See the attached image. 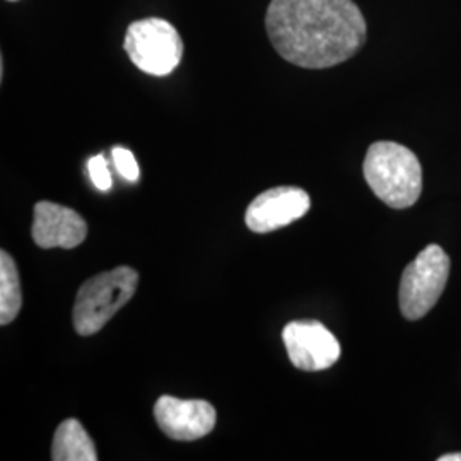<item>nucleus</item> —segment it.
I'll return each mask as SVG.
<instances>
[{
  "label": "nucleus",
  "instance_id": "1",
  "mask_svg": "<svg viewBox=\"0 0 461 461\" xmlns=\"http://www.w3.org/2000/svg\"><path fill=\"white\" fill-rule=\"evenodd\" d=\"M267 34L280 57L303 68L344 64L363 49L367 26L354 0H272Z\"/></svg>",
  "mask_w": 461,
  "mask_h": 461
},
{
  "label": "nucleus",
  "instance_id": "13",
  "mask_svg": "<svg viewBox=\"0 0 461 461\" xmlns=\"http://www.w3.org/2000/svg\"><path fill=\"white\" fill-rule=\"evenodd\" d=\"M112 154H113V163H115L118 173L129 182H137L140 176V169H139L132 152L129 149L115 148Z\"/></svg>",
  "mask_w": 461,
  "mask_h": 461
},
{
  "label": "nucleus",
  "instance_id": "10",
  "mask_svg": "<svg viewBox=\"0 0 461 461\" xmlns=\"http://www.w3.org/2000/svg\"><path fill=\"white\" fill-rule=\"evenodd\" d=\"M51 460H98L96 446L79 420L67 419L57 428L53 436V445H51Z\"/></svg>",
  "mask_w": 461,
  "mask_h": 461
},
{
  "label": "nucleus",
  "instance_id": "11",
  "mask_svg": "<svg viewBox=\"0 0 461 461\" xmlns=\"http://www.w3.org/2000/svg\"><path fill=\"white\" fill-rule=\"evenodd\" d=\"M23 306L16 262L7 251H0V323L5 327L16 320Z\"/></svg>",
  "mask_w": 461,
  "mask_h": 461
},
{
  "label": "nucleus",
  "instance_id": "15",
  "mask_svg": "<svg viewBox=\"0 0 461 461\" xmlns=\"http://www.w3.org/2000/svg\"><path fill=\"white\" fill-rule=\"evenodd\" d=\"M7 2H17V0H7Z\"/></svg>",
  "mask_w": 461,
  "mask_h": 461
},
{
  "label": "nucleus",
  "instance_id": "6",
  "mask_svg": "<svg viewBox=\"0 0 461 461\" xmlns=\"http://www.w3.org/2000/svg\"><path fill=\"white\" fill-rule=\"evenodd\" d=\"M284 346L293 366L301 371L329 369L340 357V344L320 321H293L282 331Z\"/></svg>",
  "mask_w": 461,
  "mask_h": 461
},
{
  "label": "nucleus",
  "instance_id": "5",
  "mask_svg": "<svg viewBox=\"0 0 461 461\" xmlns=\"http://www.w3.org/2000/svg\"><path fill=\"white\" fill-rule=\"evenodd\" d=\"M449 276V257L438 245H429L403 270L400 310L407 320H420L436 306Z\"/></svg>",
  "mask_w": 461,
  "mask_h": 461
},
{
  "label": "nucleus",
  "instance_id": "7",
  "mask_svg": "<svg viewBox=\"0 0 461 461\" xmlns=\"http://www.w3.org/2000/svg\"><path fill=\"white\" fill-rule=\"evenodd\" d=\"M312 198L297 186L270 188L255 198L248 207L245 221L253 232L265 234L293 224L308 214Z\"/></svg>",
  "mask_w": 461,
  "mask_h": 461
},
{
  "label": "nucleus",
  "instance_id": "8",
  "mask_svg": "<svg viewBox=\"0 0 461 461\" xmlns=\"http://www.w3.org/2000/svg\"><path fill=\"white\" fill-rule=\"evenodd\" d=\"M215 409L205 400H182L161 396L154 405V419L167 438L195 441L212 432Z\"/></svg>",
  "mask_w": 461,
  "mask_h": 461
},
{
  "label": "nucleus",
  "instance_id": "2",
  "mask_svg": "<svg viewBox=\"0 0 461 461\" xmlns=\"http://www.w3.org/2000/svg\"><path fill=\"white\" fill-rule=\"evenodd\" d=\"M364 178L373 194L392 209H409L422 194V167L412 150L379 140L367 149Z\"/></svg>",
  "mask_w": 461,
  "mask_h": 461
},
{
  "label": "nucleus",
  "instance_id": "14",
  "mask_svg": "<svg viewBox=\"0 0 461 461\" xmlns=\"http://www.w3.org/2000/svg\"><path fill=\"white\" fill-rule=\"evenodd\" d=\"M439 461H461V453H451V455H445V456H439Z\"/></svg>",
  "mask_w": 461,
  "mask_h": 461
},
{
  "label": "nucleus",
  "instance_id": "3",
  "mask_svg": "<svg viewBox=\"0 0 461 461\" xmlns=\"http://www.w3.org/2000/svg\"><path fill=\"white\" fill-rule=\"evenodd\" d=\"M139 274L131 267H118L86 280L74 303V329L89 337L98 333L135 294Z\"/></svg>",
  "mask_w": 461,
  "mask_h": 461
},
{
  "label": "nucleus",
  "instance_id": "12",
  "mask_svg": "<svg viewBox=\"0 0 461 461\" xmlns=\"http://www.w3.org/2000/svg\"><path fill=\"white\" fill-rule=\"evenodd\" d=\"M87 171H89L91 182L98 190L108 192L112 188V185H113L112 175H110V169H108L106 159L103 154H98L87 161Z\"/></svg>",
  "mask_w": 461,
  "mask_h": 461
},
{
  "label": "nucleus",
  "instance_id": "4",
  "mask_svg": "<svg viewBox=\"0 0 461 461\" xmlns=\"http://www.w3.org/2000/svg\"><path fill=\"white\" fill-rule=\"evenodd\" d=\"M125 51L142 72L163 77L180 66L183 40L176 28L161 17L135 21L125 34Z\"/></svg>",
  "mask_w": 461,
  "mask_h": 461
},
{
  "label": "nucleus",
  "instance_id": "9",
  "mask_svg": "<svg viewBox=\"0 0 461 461\" xmlns=\"http://www.w3.org/2000/svg\"><path fill=\"white\" fill-rule=\"evenodd\" d=\"M33 241L43 249L79 247L87 236V224L76 211L53 203L38 202L34 205Z\"/></svg>",
  "mask_w": 461,
  "mask_h": 461
}]
</instances>
